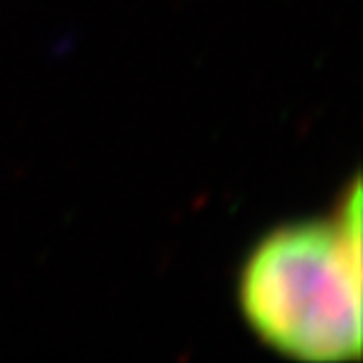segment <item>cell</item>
I'll return each instance as SVG.
<instances>
[{
    "mask_svg": "<svg viewBox=\"0 0 363 363\" xmlns=\"http://www.w3.org/2000/svg\"><path fill=\"white\" fill-rule=\"evenodd\" d=\"M238 306L250 330L308 363L356 361L363 346L361 184L325 220L262 235L240 267Z\"/></svg>",
    "mask_w": 363,
    "mask_h": 363,
    "instance_id": "obj_1",
    "label": "cell"
}]
</instances>
